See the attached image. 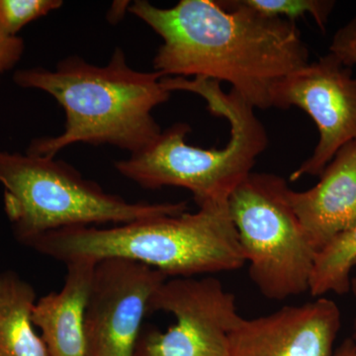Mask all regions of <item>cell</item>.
<instances>
[{
    "instance_id": "15",
    "label": "cell",
    "mask_w": 356,
    "mask_h": 356,
    "mask_svg": "<svg viewBox=\"0 0 356 356\" xmlns=\"http://www.w3.org/2000/svg\"><path fill=\"white\" fill-rule=\"evenodd\" d=\"M245 6L266 17L284 18L295 22L309 15L322 31L336 6L334 0H241Z\"/></svg>"
},
{
    "instance_id": "12",
    "label": "cell",
    "mask_w": 356,
    "mask_h": 356,
    "mask_svg": "<svg viewBox=\"0 0 356 356\" xmlns=\"http://www.w3.org/2000/svg\"><path fill=\"white\" fill-rule=\"evenodd\" d=\"M96 264L91 259L65 264L64 286L41 297L33 308V324L50 356H88L84 314Z\"/></svg>"
},
{
    "instance_id": "7",
    "label": "cell",
    "mask_w": 356,
    "mask_h": 356,
    "mask_svg": "<svg viewBox=\"0 0 356 356\" xmlns=\"http://www.w3.org/2000/svg\"><path fill=\"white\" fill-rule=\"evenodd\" d=\"M165 312L175 324L142 330L133 356H229V334L240 322L236 297L213 276L172 278L156 290L147 314Z\"/></svg>"
},
{
    "instance_id": "5",
    "label": "cell",
    "mask_w": 356,
    "mask_h": 356,
    "mask_svg": "<svg viewBox=\"0 0 356 356\" xmlns=\"http://www.w3.org/2000/svg\"><path fill=\"white\" fill-rule=\"evenodd\" d=\"M0 184L14 236L29 245L40 236L72 227L128 224L186 212L180 202H130L86 179L64 161L1 153Z\"/></svg>"
},
{
    "instance_id": "3",
    "label": "cell",
    "mask_w": 356,
    "mask_h": 356,
    "mask_svg": "<svg viewBox=\"0 0 356 356\" xmlns=\"http://www.w3.org/2000/svg\"><path fill=\"white\" fill-rule=\"evenodd\" d=\"M28 247L56 261L121 257L156 269L168 278L227 273L245 266L228 202L194 213L163 215L110 228L72 227L51 232Z\"/></svg>"
},
{
    "instance_id": "14",
    "label": "cell",
    "mask_w": 356,
    "mask_h": 356,
    "mask_svg": "<svg viewBox=\"0 0 356 356\" xmlns=\"http://www.w3.org/2000/svg\"><path fill=\"white\" fill-rule=\"evenodd\" d=\"M356 266V224L332 238L316 255L309 292L322 297L350 291V273Z\"/></svg>"
},
{
    "instance_id": "18",
    "label": "cell",
    "mask_w": 356,
    "mask_h": 356,
    "mask_svg": "<svg viewBox=\"0 0 356 356\" xmlns=\"http://www.w3.org/2000/svg\"><path fill=\"white\" fill-rule=\"evenodd\" d=\"M24 51V41L9 36L0 29V76L19 62Z\"/></svg>"
},
{
    "instance_id": "1",
    "label": "cell",
    "mask_w": 356,
    "mask_h": 356,
    "mask_svg": "<svg viewBox=\"0 0 356 356\" xmlns=\"http://www.w3.org/2000/svg\"><path fill=\"white\" fill-rule=\"evenodd\" d=\"M129 11L163 40L156 72L226 81L254 109L273 108L276 86L310 63L295 22L266 17L241 0H180L170 8L136 0Z\"/></svg>"
},
{
    "instance_id": "6",
    "label": "cell",
    "mask_w": 356,
    "mask_h": 356,
    "mask_svg": "<svg viewBox=\"0 0 356 356\" xmlns=\"http://www.w3.org/2000/svg\"><path fill=\"white\" fill-rule=\"evenodd\" d=\"M289 191L280 175L252 172L228 200L250 280L273 301L309 292L317 255L293 210Z\"/></svg>"
},
{
    "instance_id": "13",
    "label": "cell",
    "mask_w": 356,
    "mask_h": 356,
    "mask_svg": "<svg viewBox=\"0 0 356 356\" xmlns=\"http://www.w3.org/2000/svg\"><path fill=\"white\" fill-rule=\"evenodd\" d=\"M36 292L13 271L0 274V356H50L35 332Z\"/></svg>"
},
{
    "instance_id": "9",
    "label": "cell",
    "mask_w": 356,
    "mask_h": 356,
    "mask_svg": "<svg viewBox=\"0 0 356 356\" xmlns=\"http://www.w3.org/2000/svg\"><path fill=\"white\" fill-rule=\"evenodd\" d=\"M168 280L130 259L97 261L84 314L88 356H133L149 301Z\"/></svg>"
},
{
    "instance_id": "20",
    "label": "cell",
    "mask_w": 356,
    "mask_h": 356,
    "mask_svg": "<svg viewBox=\"0 0 356 356\" xmlns=\"http://www.w3.org/2000/svg\"><path fill=\"white\" fill-rule=\"evenodd\" d=\"M350 291H353V294H355V298H356V277L353 278L351 280V288ZM351 339H353V341H355L356 344V318L355 321V324H353V337H351Z\"/></svg>"
},
{
    "instance_id": "8",
    "label": "cell",
    "mask_w": 356,
    "mask_h": 356,
    "mask_svg": "<svg viewBox=\"0 0 356 356\" xmlns=\"http://www.w3.org/2000/svg\"><path fill=\"white\" fill-rule=\"evenodd\" d=\"M297 107L315 122L318 140L313 153L290 175L320 177L337 152L356 140V76L353 69L327 53L295 70L276 86L273 108Z\"/></svg>"
},
{
    "instance_id": "16",
    "label": "cell",
    "mask_w": 356,
    "mask_h": 356,
    "mask_svg": "<svg viewBox=\"0 0 356 356\" xmlns=\"http://www.w3.org/2000/svg\"><path fill=\"white\" fill-rule=\"evenodd\" d=\"M62 0H0V29L16 36L24 26L63 6Z\"/></svg>"
},
{
    "instance_id": "4",
    "label": "cell",
    "mask_w": 356,
    "mask_h": 356,
    "mask_svg": "<svg viewBox=\"0 0 356 356\" xmlns=\"http://www.w3.org/2000/svg\"><path fill=\"white\" fill-rule=\"evenodd\" d=\"M166 88L188 91L205 100L211 113L228 121V144L222 149L192 146L186 123H175L149 146L128 159L115 161L117 172L142 188L180 187L191 192L198 207L228 202L229 196L252 172L267 147L268 137L254 108L236 91L225 92L217 81L165 77Z\"/></svg>"
},
{
    "instance_id": "11",
    "label": "cell",
    "mask_w": 356,
    "mask_h": 356,
    "mask_svg": "<svg viewBox=\"0 0 356 356\" xmlns=\"http://www.w3.org/2000/svg\"><path fill=\"white\" fill-rule=\"evenodd\" d=\"M315 186L290 189L293 210L317 254L356 224V140L337 152Z\"/></svg>"
},
{
    "instance_id": "19",
    "label": "cell",
    "mask_w": 356,
    "mask_h": 356,
    "mask_svg": "<svg viewBox=\"0 0 356 356\" xmlns=\"http://www.w3.org/2000/svg\"><path fill=\"white\" fill-rule=\"evenodd\" d=\"M334 356H356V344L353 339H344L343 343L334 350Z\"/></svg>"
},
{
    "instance_id": "2",
    "label": "cell",
    "mask_w": 356,
    "mask_h": 356,
    "mask_svg": "<svg viewBox=\"0 0 356 356\" xmlns=\"http://www.w3.org/2000/svg\"><path fill=\"white\" fill-rule=\"evenodd\" d=\"M161 72H139L116 48L106 65H91L79 56L60 60L55 70H21L14 81L53 96L64 109L65 131L32 140L27 153L55 158L65 147L83 143L111 145L138 153L161 133L153 111L172 95Z\"/></svg>"
},
{
    "instance_id": "17",
    "label": "cell",
    "mask_w": 356,
    "mask_h": 356,
    "mask_svg": "<svg viewBox=\"0 0 356 356\" xmlns=\"http://www.w3.org/2000/svg\"><path fill=\"white\" fill-rule=\"evenodd\" d=\"M329 53L346 67H356V14L334 33Z\"/></svg>"
},
{
    "instance_id": "10",
    "label": "cell",
    "mask_w": 356,
    "mask_h": 356,
    "mask_svg": "<svg viewBox=\"0 0 356 356\" xmlns=\"http://www.w3.org/2000/svg\"><path fill=\"white\" fill-rule=\"evenodd\" d=\"M341 325V310L331 299L285 306L241 318L229 334V356H334Z\"/></svg>"
}]
</instances>
